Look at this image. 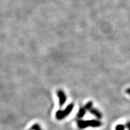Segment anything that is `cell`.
<instances>
[{"label": "cell", "mask_w": 130, "mask_h": 130, "mask_svg": "<svg viewBox=\"0 0 130 130\" xmlns=\"http://www.w3.org/2000/svg\"><path fill=\"white\" fill-rule=\"evenodd\" d=\"M126 128L128 130H130V121H128L125 124Z\"/></svg>", "instance_id": "obj_8"}, {"label": "cell", "mask_w": 130, "mask_h": 130, "mask_svg": "<svg viewBox=\"0 0 130 130\" xmlns=\"http://www.w3.org/2000/svg\"><path fill=\"white\" fill-rule=\"evenodd\" d=\"M126 93L128 94V95L130 96V88H128L126 90Z\"/></svg>", "instance_id": "obj_9"}, {"label": "cell", "mask_w": 130, "mask_h": 130, "mask_svg": "<svg viewBox=\"0 0 130 130\" xmlns=\"http://www.w3.org/2000/svg\"><path fill=\"white\" fill-rule=\"evenodd\" d=\"M126 126L123 124H118L115 127V130H125Z\"/></svg>", "instance_id": "obj_7"}, {"label": "cell", "mask_w": 130, "mask_h": 130, "mask_svg": "<svg viewBox=\"0 0 130 130\" xmlns=\"http://www.w3.org/2000/svg\"><path fill=\"white\" fill-rule=\"evenodd\" d=\"M93 103L92 101H89L87 102L86 104L84 105V108H86V110H89L90 108H92L93 107Z\"/></svg>", "instance_id": "obj_6"}, {"label": "cell", "mask_w": 130, "mask_h": 130, "mask_svg": "<svg viewBox=\"0 0 130 130\" xmlns=\"http://www.w3.org/2000/svg\"><path fill=\"white\" fill-rule=\"evenodd\" d=\"M74 107V104H70L68 106L63 110H58L57 111L56 114V118L58 120H61L64 119L66 117L69 116V115L72 111L73 108Z\"/></svg>", "instance_id": "obj_2"}, {"label": "cell", "mask_w": 130, "mask_h": 130, "mask_svg": "<svg viewBox=\"0 0 130 130\" xmlns=\"http://www.w3.org/2000/svg\"><path fill=\"white\" fill-rule=\"evenodd\" d=\"M89 111L91 114H92V115H93V116H95L96 118L98 119H102V114L101 112H100V111H99L97 108H93V107H92V108H90Z\"/></svg>", "instance_id": "obj_4"}, {"label": "cell", "mask_w": 130, "mask_h": 130, "mask_svg": "<svg viewBox=\"0 0 130 130\" xmlns=\"http://www.w3.org/2000/svg\"><path fill=\"white\" fill-rule=\"evenodd\" d=\"M86 113V109L84 107H81L79 108L78 113L77 114V118L78 119H81L84 116Z\"/></svg>", "instance_id": "obj_5"}, {"label": "cell", "mask_w": 130, "mask_h": 130, "mask_svg": "<svg viewBox=\"0 0 130 130\" xmlns=\"http://www.w3.org/2000/svg\"><path fill=\"white\" fill-rule=\"evenodd\" d=\"M102 125V122L100 120L92 119V120H78L77 122V125L81 129H85L86 128H98L101 126Z\"/></svg>", "instance_id": "obj_1"}, {"label": "cell", "mask_w": 130, "mask_h": 130, "mask_svg": "<svg viewBox=\"0 0 130 130\" xmlns=\"http://www.w3.org/2000/svg\"><path fill=\"white\" fill-rule=\"evenodd\" d=\"M57 95L59 98V104L60 106L62 107L66 101V96L64 92L61 90H59L57 92Z\"/></svg>", "instance_id": "obj_3"}]
</instances>
